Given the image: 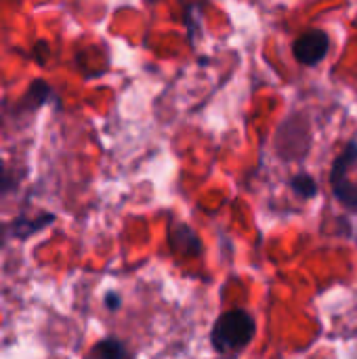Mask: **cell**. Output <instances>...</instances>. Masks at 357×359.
<instances>
[{
	"label": "cell",
	"instance_id": "1",
	"mask_svg": "<svg viewBox=\"0 0 357 359\" xmlns=\"http://www.w3.org/2000/svg\"><path fill=\"white\" fill-rule=\"evenodd\" d=\"M255 337V320L246 311H229L221 316L213 328V345L219 353H238Z\"/></svg>",
	"mask_w": 357,
	"mask_h": 359
},
{
	"label": "cell",
	"instance_id": "2",
	"mask_svg": "<svg viewBox=\"0 0 357 359\" xmlns=\"http://www.w3.org/2000/svg\"><path fill=\"white\" fill-rule=\"evenodd\" d=\"M328 46H330L328 34H326V32H320V29H314V32L303 34V36L295 42L292 53H295V57H297L303 65H316V63H320V61L326 57Z\"/></svg>",
	"mask_w": 357,
	"mask_h": 359
},
{
	"label": "cell",
	"instance_id": "3",
	"mask_svg": "<svg viewBox=\"0 0 357 359\" xmlns=\"http://www.w3.org/2000/svg\"><path fill=\"white\" fill-rule=\"evenodd\" d=\"M53 221H55L53 215H42V217H38V219L19 217V219H15V221L8 225V231H11L15 238H29V236H34L36 231H40V229H44L46 225H50Z\"/></svg>",
	"mask_w": 357,
	"mask_h": 359
},
{
	"label": "cell",
	"instance_id": "4",
	"mask_svg": "<svg viewBox=\"0 0 357 359\" xmlns=\"http://www.w3.org/2000/svg\"><path fill=\"white\" fill-rule=\"evenodd\" d=\"M19 185V175L13 172V168H8L4 164V160L0 158V200L6 198L8 194H13Z\"/></svg>",
	"mask_w": 357,
	"mask_h": 359
},
{
	"label": "cell",
	"instance_id": "5",
	"mask_svg": "<svg viewBox=\"0 0 357 359\" xmlns=\"http://www.w3.org/2000/svg\"><path fill=\"white\" fill-rule=\"evenodd\" d=\"M4 231H6V229L0 225V248H2V244H4Z\"/></svg>",
	"mask_w": 357,
	"mask_h": 359
}]
</instances>
